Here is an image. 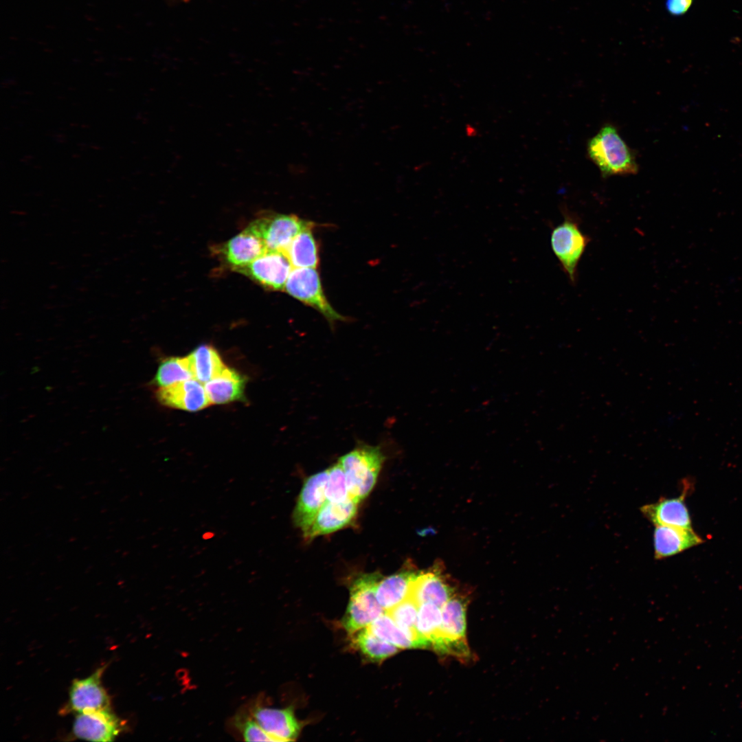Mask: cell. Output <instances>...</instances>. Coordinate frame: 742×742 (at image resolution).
Returning <instances> with one entry per match:
<instances>
[{
  "mask_svg": "<svg viewBox=\"0 0 742 742\" xmlns=\"http://www.w3.org/2000/svg\"><path fill=\"white\" fill-rule=\"evenodd\" d=\"M688 487L675 497L660 498L655 503L642 506L640 511L654 526L664 525L693 530L689 510L685 502Z\"/></svg>",
  "mask_w": 742,
  "mask_h": 742,
  "instance_id": "4fadbf2b",
  "label": "cell"
},
{
  "mask_svg": "<svg viewBox=\"0 0 742 742\" xmlns=\"http://www.w3.org/2000/svg\"><path fill=\"white\" fill-rule=\"evenodd\" d=\"M385 456L379 446L361 444L339 459L350 499L359 504L376 484Z\"/></svg>",
  "mask_w": 742,
  "mask_h": 742,
  "instance_id": "7a4b0ae2",
  "label": "cell"
},
{
  "mask_svg": "<svg viewBox=\"0 0 742 742\" xmlns=\"http://www.w3.org/2000/svg\"><path fill=\"white\" fill-rule=\"evenodd\" d=\"M693 0H666V9L673 16H682L691 7Z\"/></svg>",
  "mask_w": 742,
  "mask_h": 742,
  "instance_id": "f546056e",
  "label": "cell"
},
{
  "mask_svg": "<svg viewBox=\"0 0 742 742\" xmlns=\"http://www.w3.org/2000/svg\"><path fill=\"white\" fill-rule=\"evenodd\" d=\"M194 378L186 357H168L160 362L153 380L158 388Z\"/></svg>",
  "mask_w": 742,
  "mask_h": 742,
  "instance_id": "d4e9b609",
  "label": "cell"
},
{
  "mask_svg": "<svg viewBox=\"0 0 742 742\" xmlns=\"http://www.w3.org/2000/svg\"><path fill=\"white\" fill-rule=\"evenodd\" d=\"M246 379L234 369L227 368L216 378L205 383L212 404H223L242 400Z\"/></svg>",
  "mask_w": 742,
  "mask_h": 742,
  "instance_id": "ffe728a7",
  "label": "cell"
},
{
  "mask_svg": "<svg viewBox=\"0 0 742 742\" xmlns=\"http://www.w3.org/2000/svg\"><path fill=\"white\" fill-rule=\"evenodd\" d=\"M368 627L378 638L398 648L427 647L418 636L400 627L387 612H384Z\"/></svg>",
  "mask_w": 742,
  "mask_h": 742,
  "instance_id": "44dd1931",
  "label": "cell"
},
{
  "mask_svg": "<svg viewBox=\"0 0 742 742\" xmlns=\"http://www.w3.org/2000/svg\"><path fill=\"white\" fill-rule=\"evenodd\" d=\"M186 358L194 378L202 383L216 378L226 368L217 350L207 344L198 346Z\"/></svg>",
  "mask_w": 742,
  "mask_h": 742,
  "instance_id": "7402d4cb",
  "label": "cell"
},
{
  "mask_svg": "<svg viewBox=\"0 0 742 742\" xmlns=\"http://www.w3.org/2000/svg\"><path fill=\"white\" fill-rule=\"evenodd\" d=\"M291 270L292 265L283 251L267 250L251 264L237 271L267 289L282 291Z\"/></svg>",
  "mask_w": 742,
  "mask_h": 742,
  "instance_id": "ba28073f",
  "label": "cell"
},
{
  "mask_svg": "<svg viewBox=\"0 0 742 742\" xmlns=\"http://www.w3.org/2000/svg\"><path fill=\"white\" fill-rule=\"evenodd\" d=\"M122 721L111 709L78 713L74 723V735L91 741H113L124 728Z\"/></svg>",
  "mask_w": 742,
  "mask_h": 742,
  "instance_id": "8fae6325",
  "label": "cell"
},
{
  "mask_svg": "<svg viewBox=\"0 0 742 742\" xmlns=\"http://www.w3.org/2000/svg\"><path fill=\"white\" fill-rule=\"evenodd\" d=\"M312 228L299 233L284 251L294 268H316L318 265V247Z\"/></svg>",
  "mask_w": 742,
  "mask_h": 742,
  "instance_id": "603a6c76",
  "label": "cell"
},
{
  "mask_svg": "<svg viewBox=\"0 0 742 742\" xmlns=\"http://www.w3.org/2000/svg\"><path fill=\"white\" fill-rule=\"evenodd\" d=\"M357 506L350 499L343 502L326 501L309 530L304 534V538L312 539L344 528L355 517Z\"/></svg>",
  "mask_w": 742,
  "mask_h": 742,
  "instance_id": "9a60e30c",
  "label": "cell"
},
{
  "mask_svg": "<svg viewBox=\"0 0 742 742\" xmlns=\"http://www.w3.org/2000/svg\"><path fill=\"white\" fill-rule=\"evenodd\" d=\"M290 295L321 313L331 324L345 320L327 300L315 268H294L284 286Z\"/></svg>",
  "mask_w": 742,
  "mask_h": 742,
  "instance_id": "8992f818",
  "label": "cell"
},
{
  "mask_svg": "<svg viewBox=\"0 0 742 742\" xmlns=\"http://www.w3.org/2000/svg\"><path fill=\"white\" fill-rule=\"evenodd\" d=\"M328 469L312 475L304 483L293 513L295 526L303 534L312 526L317 513L326 503Z\"/></svg>",
  "mask_w": 742,
  "mask_h": 742,
  "instance_id": "30bf717a",
  "label": "cell"
},
{
  "mask_svg": "<svg viewBox=\"0 0 742 742\" xmlns=\"http://www.w3.org/2000/svg\"><path fill=\"white\" fill-rule=\"evenodd\" d=\"M267 251L262 240L249 226L218 247L225 262L236 271L249 265Z\"/></svg>",
  "mask_w": 742,
  "mask_h": 742,
  "instance_id": "5bb4252c",
  "label": "cell"
},
{
  "mask_svg": "<svg viewBox=\"0 0 742 742\" xmlns=\"http://www.w3.org/2000/svg\"><path fill=\"white\" fill-rule=\"evenodd\" d=\"M106 667L103 665L89 677L73 680L65 712L78 714L110 708V698L101 682Z\"/></svg>",
  "mask_w": 742,
  "mask_h": 742,
  "instance_id": "9c48e42d",
  "label": "cell"
},
{
  "mask_svg": "<svg viewBox=\"0 0 742 742\" xmlns=\"http://www.w3.org/2000/svg\"><path fill=\"white\" fill-rule=\"evenodd\" d=\"M239 726L246 741H276L254 718L245 720Z\"/></svg>",
  "mask_w": 742,
  "mask_h": 742,
  "instance_id": "f1b7e54d",
  "label": "cell"
},
{
  "mask_svg": "<svg viewBox=\"0 0 742 742\" xmlns=\"http://www.w3.org/2000/svg\"><path fill=\"white\" fill-rule=\"evenodd\" d=\"M249 227L262 240L267 250L284 251L294 238L313 223L295 215L271 214L253 221Z\"/></svg>",
  "mask_w": 742,
  "mask_h": 742,
  "instance_id": "52a82bcc",
  "label": "cell"
},
{
  "mask_svg": "<svg viewBox=\"0 0 742 742\" xmlns=\"http://www.w3.org/2000/svg\"><path fill=\"white\" fill-rule=\"evenodd\" d=\"M382 577L379 573L363 574L350 587V600L341 621L350 633L368 627L385 611L376 598V586Z\"/></svg>",
  "mask_w": 742,
  "mask_h": 742,
  "instance_id": "3957f363",
  "label": "cell"
},
{
  "mask_svg": "<svg viewBox=\"0 0 742 742\" xmlns=\"http://www.w3.org/2000/svg\"><path fill=\"white\" fill-rule=\"evenodd\" d=\"M454 595L453 589L439 571L420 573L414 583L411 597L418 605L430 603L442 608Z\"/></svg>",
  "mask_w": 742,
  "mask_h": 742,
  "instance_id": "d6986e66",
  "label": "cell"
},
{
  "mask_svg": "<svg viewBox=\"0 0 742 742\" xmlns=\"http://www.w3.org/2000/svg\"><path fill=\"white\" fill-rule=\"evenodd\" d=\"M442 622L441 608L430 603L419 605L416 629L427 647L433 646L438 638Z\"/></svg>",
  "mask_w": 742,
  "mask_h": 742,
  "instance_id": "484cf974",
  "label": "cell"
},
{
  "mask_svg": "<svg viewBox=\"0 0 742 742\" xmlns=\"http://www.w3.org/2000/svg\"><path fill=\"white\" fill-rule=\"evenodd\" d=\"M253 718L276 741H294L300 726L291 708L284 709L256 706Z\"/></svg>",
  "mask_w": 742,
  "mask_h": 742,
  "instance_id": "2e32d148",
  "label": "cell"
},
{
  "mask_svg": "<svg viewBox=\"0 0 742 742\" xmlns=\"http://www.w3.org/2000/svg\"><path fill=\"white\" fill-rule=\"evenodd\" d=\"M419 574L405 570L379 580L376 594L379 604L385 611L411 596L414 583Z\"/></svg>",
  "mask_w": 742,
  "mask_h": 742,
  "instance_id": "ac0fdd59",
  "label": "cell"
},
{
  "mask_svg": "<svg viewBox=\"0 0 742 742\" xmlns=\"http://www.w3.org/2000/svg\"><path fill=\"white\" fill-rule=\"evenodd\" d=\"M352 643L365 657L379 662L394 655L398 647L378 638L365 627L352 633Z\"/></svg>",
  "mask_w": 742,
  "mask_h": 742,
  "instance_id": "cb8c5ba5",
  "label": "cell"
},
{
  "mask_svg": "<svg viewBox=\"0 0 742 742\" xmlns=\"http://www.w3.org/2000/svg\"><path fill=\"white\" fill-rule=\"evenodd\" d=\"M201 383L191 379L158 388L156 398L165 406L196 412L212 404Z\"/></svg>",
  "mask_w": 742,
  "mask_h": 742,
  "instance_id": "7c38bea8",
  "label": "cell"
},
{
  "mask_svg": "<svg viewBox=\"0 0 742 742\" xmlns=\"http://www.w3.org/2000/svg\"><path fill=\"white\" fill-rule=\"evenodd\" d=\"M654 556L662 559L677 554L703 543L694 530L673 526L657 525L653 532Z\"/></svg>",
  "mask_w": 742,
  "mask_h": 742,
  "instance_id": "e0dca14e",
  "label": "cell"
},
{
  "mask_svg": "<svg viewBox=\"0 0 742 742\" xmlns=\"http://www.w3.org/2000/svg\"><path fill=\"white\" fill-rule=\"evenodd\" d=\"M587 154L603 177L634 175L638 170L634 154L611 124L589 140Z\"/></svg>",
  "mask_w": 742,
  "mask_h": 742,
  "instance_id": "6da1fadb",
  "label": "cell"
},
{
  "mask_svg": "<svg viewBox=\"0 0 742 742\" xmlns=\"http://www.w3.org/2000/svg\"><path fill=\"white\" fill-rule=\"evenodd\" d=\"M418 607L416 601L409 596L385 612L400 627L418 636L416 629Z\"/></svg>",
  "mask_w": 742,
  "mask_h": 742,
  "instance_id": "83f0119b",
  "label": "cell"
},
{
  "mask_svg": "<svg viewBox=\"0 0 742 742\" xmlns=\"http://www.w3.org/2000/svg\"><path fill=\"white\" fill-rule=\"evenodd\" d=\"M325 492L328 502H343L350 499L346 475L339 460L328 469Z\"/></svg>",
  "mask_w": 742,
  "mask_h": 742,
  "instance_id": "4316f807",
  "label": "cell"
},
{
  "mask_svg": "<svg viewBox=\"0 0 742 742\" xmlns=\"http://www.w3.org/2000/svg\"><path fill=\"white\" fill-rule=\"evenodd\" d=\"M564 216L563 221L552 230L550 244L562 269L574 282L578 265L589 239L581 230L577 220L566 214Z\"/></svg>",
  "mask_w": 742,
  "mask_h": 742,
  "instance_id": "5b68a950",
  "label": "cell"
},
{
  "mask_svg": "<svg viewBox=\"0 0 742 742\" xmlns=\"http://www.w3.org/2000/svg\"><path fill=\"white\" fill-rule=\"evenodd\" d=\"M467 599L453 595L441 608L442 622L434 649L462 658H467L469 649L466 640Z\"/></svg>",
  "mask_w": 742,
  "mask_h": 742,
  "instance_id": "277c9868",
  "label": "cell"
}]
</instances>
